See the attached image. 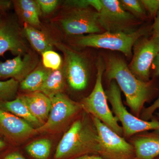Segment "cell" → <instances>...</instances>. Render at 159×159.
Instances as JSON below:
<instances>
[{"mask_svg": "<svg viewBox=\"0 0 159 159\" xmlns=\"http://www.w3.org/2000/svg\"><path fill=\"white\" fill-rule=\"evenodd\" d=\"M85 112L66 133L57 145L55 159H73L85 155H98L99 137L92 116Z\"/></svg>", "mask_w": 159, "mask_h": 159, "instance_id": "obj_1", "label": "cell"}, {"mask_svg": "<svg viewBox=\"0 0 159 159\" xmlns=\"http://www.w3.org/2000/svg\"><path fill=\"white\" fill-rule=\"evenodd\" d=\"M105 74L109 81L114 80L125 95L126 102L135 116H139L151 93L150 81L138 79L122 58L110 56L106 62Z\"/></svg>", "mask_w": 159, "mask_h": 159, "instance_id": "obj_2", "label": "cell"}, {"mask_svg": "<svg viewBox=\"0 0 159 159\" xmlns=\"http://www.w3.org/2000/svg\"><path fill=\"white\" fill-rule=\"evenodd\" d=\"M105 69V64L102 58H99L97 65V79L93 89L88 97L83 99L80 104L85 112L99 119L116 133L122 137L123 129L109 107L107 97L102 86V74Z\"/></svg>", "mask_w": 159, "mask_h": 159, "instance_id": "obj_3", "label": "cell"}, {"mask_svg": "<svg viewBox=\"0 0 159 159\" xmlns=\"http://www.w3.org/2000/svg\"><path fill=\"white\" fill-rule=\"evenodd\" d=\"M148 32L146 27L139 28L133 33L104 31L98 34H89L79 38L77 45L119 51L127 57L132 55L133 48L138 40L145 36Z\"/></svg>", "mask_w": 159, "mask_h": 159, "instance_id": "obj_4", "label": "cell"}, {"mask_svg": "<svg viewBox=\"0 0 159 159\" xmlns=\"http://www.w3.org/2000/svg\"><path fill=\"white\" fill-rule=\"evenodd\" d=\"M105 93L115 116L122 124L123 136L129 138L139 133L159 129V120L145 121L128 111L122 102L121 90L115 80L110 81Z\"/></svg>", "mask_w": 159, "mask_h": 159, "instance_id": "obj_5", "label": "cell"}, {"mask_svg": "<svg viewBox=\"0 0 159 159\" xmlns=\"http://www.w3.org/2000/svg\"><path fill=\"white\" fill-rule=\"evenodd\" d=\"M92 118L99 137L98 155L105 159H136L132 144L128 143L99 119Z\"/></svg>", "mask_w": 159, "mask_h": 159, "instance_id": "obj_6", "label": "cell"}, {"mask_svg": "<svg viewBox=\"0 0 159 159\" xmlns=\"http://www.w3.org/2000/svg\"><path fill=\"white\" fill-rule=\"evenodd\" d=\"M98 12L99 24L103 30L110 32L133 33L137 29V18L125 11L118 0H100Z\"/></svg>", "mask_w": 159, "mask_h": 159, "instance_id": "obj_7", "label": "cell"}, {"mask_svg": "<svg viewBox=\"0 0 159 159\" xmlns=\"http://www.w3.org/2000/svg\"><path fill=\"white\" fill-rule=\"evenodd\" d=\"M133 51L129 68L138 79L149 82L151 68L159 54V37L154 33L150 37H141L135 43Z\"/></svg>", "mask_w": 159, "mask_h": 159, "instance_id": "obj_8", "label": "cell"}, {"mask_svg": "<svg viewBox=\"0 0 159 159\" xmlns=\"http://www.w3.org/2000/svg\"><path fill=\"white\" fill-rule=\"evenodd\" d=\"M50 99L52 105L48 118L43 125L36 129L37 133L61 130L82 109L80 103L73 101L62 93Z\"/></svg>", "mask_w": 159, "mask_h": 159, "instance_id": "obj_9", "label": "cell"}, {"mask_svg": "<svg viewBox=\"0 0 159 159\" xmlns=\"http://www.w3.org/2000/svg\"><path fill=\"white\" fill-rule=\"evenodd\" d=\"M66 34L79 35L104 32L99 21V14L88 8H75L61 20Z\"/></svg>", "mask_w": 159, "mask_h": 159, "instance_id": "obj_10", "label": "cell"}, {"mask_svg": "<svg viewBox=\"0 0 159 159\" xmlns=\"http://www.w3.org/2000/svg\"><path fill=\"white\" fill-rule=\"evenodd\" d=\"M64 55L63 68L69 85L77 91L85 88L89 79L87 63L83 56L63 44L53 43Z\"/></svg>", "mask_w": 159, "mask_h": 159, "instance_id": "obj_11", "label": "cell"}, {"mask_svg": "<svg viewBox=\"0 0 159 159\" xmlns=\"http://www.w3.org/2000/svg\"><path fill=\"white\" fill-rule=\"evenodd\" d=\"M0 130L6 136L16 140L28 139L37 133L25 120L0 107Z\"/></svg>", "mask_w": 159, "mask_h": 159, "instance_id": "obj_12", "label": "cell"}, {"mask_svg": "<svg viewBox=\"0 0 159 159\" xmlns=\"http://www.w3.org/2000/svg\"><path fill=\"white\" fill-rule=\"evenodd\" d=\"M36 62L29 54L17 55L12 59L0 62V78L22 81L35 67Z\"/></svg>", "mask_w": 159, "mask_h": 159, "instance_id": "obj_13", "label": "cell"}, {"mask_svg": "<svg viewBox=\"0 0 159 159\" xmlns=\"http://www.w3.org/2000/svg\"><path fill=\"white\" fill-rule=\"evenodd\" d=\"M25 49L17 27L9 22L2 23L0 26V56L9 51L15 55H22Z\"/></svg>", "mask_w": 159, "mask_h": 159, "instance_id": "obj_14", "label": "cell"}, {"mask_svg": "<svg viewBox=\"0 0 159 159\" xmlns=\"http://www.w3.org/2000/svg\"><path fill=\"white\" fill-rule=\"evenodd\" d=\"M132 144L136 159H155L159 157V129L139 135Z\"/></svg>", "mask_w": 159, "mask_h": 159, "instance_id": "obj_15", "label": "cell"}, {"mask_svg": "<svg viewBox=\"0 0 159 159\" xmlns=\"http://www.w3.org/2000/svg\"><path fill=\"white\" fill-rule=\"evenodd\" d=\"M20 97L31 114L43 125L48 120L51 111V99L40 92H32Z\"/></svg>", "mask_w": 159, "mask_h": 159, "instance_id": "obj_16", "label": "cell"}, {"mask_svg": "<svg viewBox=\"0 0 159 159\" xmlns=\"http://www.w3.org/2000/svg\"><path fill=\"white\" fill-rule=\"evenodd\" d=\"M66 79L63 67L55 70H50L39 92L51 98L56 94L62 93L65 85Z\"/></svg>", "mask_w": 159, "mask_h": 159, "instance_id": "obj_17", "label": "cell"}, {"mask_svg": "<svg viewBox=\"0 0 159 159\" xmlns=\"http://www.w3.org/2000/svg\"><path fill=\"white\" fill-rule=\"evenodd\" d=\"M18 12L26 24L32 27H39L40 9L36 1L19 0L15 2Z\"/></svg>", "mask_w": 159, "mask_h": 159, "instance_id": "obj_18", "label": "cell"}, {"mask_svg": "<svg viewBox=\"0 0 159 159\" xmlns=\"http://www.w3.org/2000/svg\"><path fill=\"white\" fill-rule=\"evenodd\" d=\"M24 31L31 45L40 54L53 49V42L42 31L26 23Z\"/></svg>", "mask_w": 159, "mask_h": 159, "instance_id": "obj_19", "label": "cell"}, {"mask_svg": "<svg viewBox=\"0 0 159 159\" xmlns=\"http://www.w3.org/2000/svg\"><path fill=\"white\" fill-rule=\"evenodd\" d=\"M3 107L8 111L27 122L39 127L42 124L30 112L28 107L20 97L10 101L4 102Z\"/></svg>", "mask_w": 159, "mask_h": 159, "instance_id": "obj_20", "label": "cell"}, {"mask_svg": "<svg viewBox=\"0 0 159 159\" xmlns=\"http://www.w3.org/2000/svg\"><path fill=\"white\" fill-rule=\"evenodd\" d=\"M50 70L44 67H38L21 81V89L31 92H39Z\"/></svg>", "mask_w": 159, "mask_h": 159, "instance_id": "obj_21", "label": "cell"}, {"mask_svg": "<svg viewBox=\"0 0 159 159\" xmlns=\"http://www.w3.org/2000/svg\"><path fill=\"white\" fill-rule=\"evenodd\" d=\"M51 142L49 139H39L26 147L27 152L36 159H47L51 152Z\"/></svg>", "mask_w": 159, "mask_h": 159, "instance_id": "obj_22", "label": "cell"}, {"mask_svg": "<svg viewBox=\"0 0 159 159\" xmlns=\"http://www.w3.org/2000/svg\"><path fill=\"white\" fill-rule=\"evenodd\" d=\"M121 6L125 11L132 15L136 18L146 17V10L141 1L139 0H121Z\"/></svg>", "mask_w": 159, "mask_h": 159, "instance_id": "obj_23", "label": "cell"}, {"mask_svg": "<svg viewBox=\"0 0 159 159\" xmlns=\"http://www.w3.org/2000/svg\"><path fill=\"white\" fill-rule=\"evenodd\" d=\"M19 87V81L14 79L0 81V101H10L15 97Z\"/></svg>", "mask_w": 159, "mask_h": 159, "instance_id": "obj_24", "label": "cell"}, {"mask_svg": "<svg viewBox=\"0 0 159 159\" xmlns=\"http://www.w3.org/2000/svg\"><path fill=\"white\" fill-rule=\"evenodd\" d=\"M42 55L43 65L46 68L55 70L62 67V59L57 52L49 50L43 53Z\"/></svg>", "mask_w": 159, "mask_h": 159, "instance_id": "obj_25", "label": "cell"}, {"mask_svg": "<svg viewBox=\"0 0 159 159\" xmlns=\"http://www.w3.org/2000/svg\"><path fill=\"white\" fill-rule=\"evenodd\" d=\"M152 67L154 71V74L156 76H159V54L154 60ZM157 110H159V96L157 100L150 106L145 109L142 111V119L145 121L152 118L153 114Z\"/></svg>", "mask_w": 159, "mask_h": 159, "instance_id": "obj_26", "label": "cell"}, {"mask_svg": "<svg viewBox=\"0 0 159 159\" xmlns=\"http://www.w3.org/2000/svg\"><path fill=\"white\" fill-rule=\"evenodd\" d=\"M146 12L152 18H155L159 9V0H142Z\"/></svg>", "mask_w": 159, "mask_h": 159, "instance_id": "obj_27", "label": "cell"}, {"mask_svg": "<svg viewBox=\"0 0 159 159\" xmlns=\"http://www.w3.org/2000/svg\"><path fill=\"white\" fill-rule=\"evenodd\" d=\"M41 11L46 14H49L54 11L58 5L57 0H37Z\"/></svg>", "mask_w": 159, "mask_h": 159, "instance_id": "obj_28", "label": "cell"}, {"mask_svg": "<svg viewBox=\"0 0 159 159\" xmlns=\"http://www.w3.org/2000/svg\"><path fill=\"white\" fill-rule=\"evenodd\" d=\"M153 33L159 37V9L154 18V21L152 26Z\"/></svg>", "mask_w": 159, "mask_h": 159, "instance_id": "obj_29", "label": "cell"}, {"mask_svg": "<svg viewBox=\"0 0 159 159\" xmlns=\"http://www.w3.org/2000/svg\"><path fill=\"white\" fill-rule=\"evenodd\" d=\"M4 159H26L20 154L17 152H13L9 154Z\"/></svg>", "mask_w": 159, "mask_h": 159, "instance_id": "obj_30", "label": "cell"}, {"mask_svg": "<svg viewBox=\"0 0 159 159\" xmlns=\"http://www.w3.org/2000/svg\"><path fill=\"white\" fill-rule=\"evenodd\" d=\"M73 159H105L103 158L102 157L99 156L98 155H85L82 156L78 157Z\"/></svg>", "mask_w": 159, "mask_h": 159, "instance_id": "obj_31", "label": "cell"}, {"mask_svg": "<svg viewBox=\"0 0 159 159\" xmlns=\"http://www.w3.org/2000/svg\"><path fill=\"white\" fill-rule=\"evenodd\" d=\"M11 3L9 1H0V11H4L9 9Z\"/></svg>", "mask_w": 159, "mask_h": 159, "instance_id": "obj_32", "label": "cell"}, {"mask_svg": "<svg viewBox=\"0 0 159 159\" xmlns=\"http://www.w3.org/2000/svg\"><path fill=\"white\" fill-rule=\"evenodd\" d=\"M5 145H6V144H5V142L0 139V150L4 148L5 146Z\"/></svg>", "mask_w": 159, "mask_h": 159, "instance_id": "obj_33", "label": "cell"}, {"mask_svg": "<svg viewBox=\"0 0 159 159\" xmlns=\"http://www.w3.org/2000/svg\"><path fill=\"white\" fill-rule=\"evenodd\" d=\"M2 20L1 19V18H0V26H1V25H2Z\"/></svg>", "mask_w": 159, "mask_h": 159, "instance_id": "obj_34", "label": "cell"}, {"mask_svg": "<svg viewBox=\"0 0 159 159\" xmlns=\"http://www.w3.org/2000/svg\"><path fill=\"white\" fill-rule=\"evenodd\" d=\"M157 117H158V119L159 120V113H158V114H157Z\"/></svg>", "mask_w": 159, "mask_h": 159, "instance_id": "obj_35", "label": "cell"}, {"mask_svg": "<svg viewBox=\"0 0 159 159\" xmlns=\"http://www.w3.org/2000/svg\"><path fill=\"white\" fill-rule=\"evenodd\" d=\"M155 159H159V157H157Z\"/></svg>", "mask_w": 159, "mask_h": 159, "instance_id": "obj_36", "label": "cell"}]
</instances>
